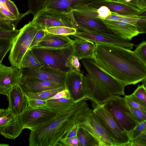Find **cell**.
I'll list each match as a JSON object with an SVG mask.
<instances>
[{"label": "cell", "instance_id": "6da1fadb", "mask_svg": "<svg viewBox=\"0 0 146 146\" xmlns=\"http://www.w3.org/2000/svg\"><path fill=\"white\" fill-rule=\"evenodd\" d=\"M95 44L92 59L105 72L126 86L146 79V64L133 51L112 44Z\"/></svg>", "mask_w": 146, "mask_h": 146}, {"label": "cell", "instance_id": "7a4b0ae2", "mask_svg": "<svg viewBox=\"0 0 146 146\" xmlns=\"http://www.w3.org/2000/svg\"><path fill=\"white\" fill-rule=\"evenodd\" d=\"M81 60L88 73L82 77L86 98L98 105L113 96L125 95L124 84L103 71L91 58Z\"/></svg>", "mask_w": 146, "mask_h": 146}, {"label": "cell", "instance_id": "3957f363", "mask_svg": "<svg viewBox=\"0 0 146 146\" xmlns=\"http://www.w3.org/2000/svg\"><path fill=\"white\" fill-rule=\"evenodd\" d=\"M88 104L84 100L76 103L69 111L60 114L47 126L31 131L29 146H56L59 140L75 125L82 122Z\"/></svg>", "mask_w": 146, "mask_h": 146}, {"label": "cell", "instance_id": "277c9868", "mask_svg": "<svg viewBox=\"0 0 146 146\" xmlns=\"http://www.w3.org/2000/svg\"><path fill=\"white\" fill-rule=\"evenodd\" d=\"M31 49L42 66L67 73L72 70L70 63L73 55L72 45L62 48L33 47Z\"/></svg>", "mask_w": 146, "mask_h": 146}, {"label": "cell", "instance_id": "5b68a950", "mask_svg": "<svg viewBox=\"0 0 146 146\" xmlns=\"http://www.w3.org/2000/svg\"><path fill=\"white\" fill-rule=\"evenodd\" d=\"M103 104L122 130L129 134L139 124L132 116L124 97L115 96Z\"/></svg>", "mask_w": 146, "mask_h": 146}, {"label": "cell", "instance_id": "8992f818", "mask_svg": "<svg viewBox=\"0 0 146 146\" xmlns=\"http://www.w3.org/2000/svg\"><path fill=\"white\" fill-rule=\"evenodd\" d=\"M39 28L31 21H29L20 29L19 33L13 41L9 56L12 66L20 69L22 58L29 49L34 36Z\"/></svg>", "mask_w": 146, "mask_h": 146}, {"label": "cell", "instance_id": "52a82bcc", "mask_svg": "<svg viewBox=\"0 0 146 146\" xmlns=\"http://www.w3.org/2000/svg\"><path fill=\"white\" fill-rule=\"evenodd\" d=\"M60 115L46 106L33 108L27 106L18 116L23 129L33 131L47 126Z\"/></svg>", "mask_w": 146, "mask_h": 146}, {"label": "cell", "instance_id": "ba28073f", "mask_svg": "<svg viewBox=\"0 0 146 146\" xmlns=\"http://www.w3.org/2000/svg\"><path fill=\"white\" fill-rule=\"evenodd\" d=\"M31 21L39 28L44 29L59 26L68 27L77 30L79 29L73 11L67 13L54 11L42 10L34 17Z\"/></svg>", "mask_w": 146, "mask_h": 146}, {"label": "cell", "instance_id": "9c48e42d", "mask_svg": "<svg viewBox=\"0 0 146 146\" xmlns=\"http://www.w3.org/2000/svg\"><path fill=\"white\" fill-rule=\"evenodd\" d=\"M93 110L106 133L116 146H128L131 141L129 134L119 128L103 104L96 105Z\"/></svg>", "mask_w": 146, "mask_h": 146}, {"label": "cell", "instance_id": "30bf717a", "mask_svg": "<svg viewBox=\"0 0 146 146\" xmlns=\"http://www.w3.org/2000/svg\"><path fill=\"white\" fill-rule=\"evenodd\" d=\"M79 126L91 135L98 142L99 146H116L106 133L93 110L90 109L88 105L84 110L82 119Z\"/></svg>", "mask_w": 146, "mask_h": 146}, {"label": "cell", "instance_id": "8fae6325", "mask_svg": "<svg viewBox=\"0 0 146 146\" xmlns=\"http://www.w3.org/2000/svg\"><path fill=\"white\" fill-rule=\"evenodd\" d=\"M74 39H82L93 41L95 43L110 44L131 50L134 44L129 40L123 39L117 35L88 30H77L75 33L70 35Z\"/></svg>", "mask_w": 146, "mask_h": 146}, {"label": "cell", "instance_id": "7c38bea8", "mask_svg": "<svg viewBox=\"0 0 146 146\" xmlns=\"http://www.w3.org/2000/svg\"><path fill=\"white\" fill-rule=\"evenodd\" d=\"M23 129L18 115L12 111L0 109V133L9 139H14L21 133Z\"/></svg>", "mask_w": 146, "mask_h": 146}, {"label": "cell", "instance_id": "4fadbf2b", "mask_svg": "<svg viewBox=\"0 0 146 146\" xmlns=\"http://www.w3.org/2000/svg\"><path fill=\"white\" fill-rule=\"evenodd\" d=\"M20 70L21 75L24 76L65 85L67 73L43 66L37 69L23 68Z\"/></svg>", "mask_w": 146, "mask_h": 146}, {"label": "cell", "instance_id": "5bb4252c", "mask_svg": "<svg viewBox=\"0 0 146 146\" xmlns=\"http://www.w3.org/2000/svg\"><path fill=\"white\" fill-rule=\"evenodd\" d=\"M106 1V0H48L42 10L54 11L68 13L79 8L96 5Z\"/></svg>", "mask_w": 146, "mask_h": 146}, {"label": "cell", "instance_id": "9a60e30c", "mask_svg": "<svg viewBox=\"0 0 146 146\" xmlns=\"http://www.w3.org/2000/svg\"><path fill=\"white\" fill-rule=\"evenodd\" d=\"M18 86L24 94L37 93L66 87V85L64 84L55 83L37 78L26 77L21 75Z\"/></svg>", "mask_w": 146, "mask_h": 146}, {"label": "cell", "instance_id": "2e32d148", "mask_svg": "<svg viewBox=\"0 0 146 146\" xmlns=\"http://www.w3.org/2000/svg\"><path fill=\"white\" fill-rule=\"evenodd\" d=\"M21 73L20 70L11 66L0 65V94L7 96L13 87L18 85Z\"/></svg>", "mask_w": 146, "mask_h": 146}, {"label": "cell", "instance_id": "e0dca14e", "mask_svg": "<svg viewBox=\"0 0 146 146\" xmlns=\"http://www.w3.org/2000/svg\"><path fill=\"white\" fill-rule=\"evenodd\" d=\"M83 74L72 70L67 73L65 85L75 103L86 99L82 85Z\"/></svg>", "mask_w": 146, "mask_h": 146}, {"label": "cell", "instance_id": "ac0fdd59", "mask_svg": "<svg viewBox=\"0 0 146 146\" xmlns=\"http://www.w3.org/2000/svg\"><path fill=\"white\" fill-rule=\"evenodd\" d=\"M73 11L79 27L77 30H91L117 35L106 26L102 19L89 17L75 11Z\"/></svg>", "mask_w": 146, "mask_h": 146}, {"label": "cell", "instance_id": "d6986e66", "mask_svg": "<svg viewBox=\"0 0 146 146\" xmlns=\"http://www.w3.org/2000/svg\"><path fill=\"white\" fill-rule=\"evenodd\" d=\"M102 19L109 29L123 39L131 40L139 34L137 27L134 25L120 21Z\"/></svg>", "mask_w": 146, "mask_h": 146}, {"label": "cell", "instance_id": "ffe728a7", "mask_svg": "<svg viewBox=\"0 0 146 146\" xmlns=\"http://www.w3.org/2000/svg\"><path fill=\"white\" fill-rule=\"evenodd\" d=\"M102 6L108 7L110 11L117 15L125 16H130L139 15L146 12V10L139 8L135 3L130 2L125 3L105 1L95 5L90 6L98 9Z\"/></svg>", "mask_w": 146, "mask_h": 146}, {"label": "cell", "instance_id": "44dd1931", "mask_svg": "<svg viewBox=\"0 0 146 146\" xmlns=\"http://www.w3.org/2000/svg\"><path fill=\"white\" fill-rule=\"evenodd\" d=\"M7 96L9 102L8 108L17 115L28 106L27 98L18 85L13 88Z\"/></svg>", "mask_w": 146, "mask_h": 146}, {"label": "cell", "instance_id": "7402d4cb", "mask_svg": "<svg viewBox=\"0 0 146 146\" xmlns=\"http://www.w3.org/2000/svg\"><path fill=\"white\" fill-rule=\"evenodd\" d=\"M73 41L68 36L57 35L46 32L44 37L34 47L62 48L71 45Z\"/></svg>", "mask_w": 146, "mask_h": 146}, {"label": "cell", "instance_id": "603a6c76", "mask_svg": "<svg viewBox=\"0 0 146 146\" xmlns=\"http://www.w3.org/2000/svg\"><path fill=\"white\" fill-rule=\"evenodd\" d=\"M73 55L79 60L83 58L92 59L95 49V42L93 41L82 39H75L72 44Z\"/></svg>", "mask_w": 146, "mask_h": 146}, {"label": "cell", "instance_id": "cb8c5ba5", "mask_svg": "<svg viewBox=\"0 0 146 146\" xmlns=\"http://www.w3.org/2000/svg\"><path fill=\"white\" fill-rule=\"evenodd\" d=\"M46 101L47 107L60 114L69 111L76 103L71 96L49 99Z\"/></svg>", "mask_w": 146, "mask_h": 146}, {"label": "cell", "instance_id": "d4e9b609", "mask_svg": "<svg viewBox=\"0 0 146 146\" xmlns=\"http://www.w3.org/2000/svg\"><path fill=\"white\" fill-rule=\"evenodd\" d=\"M29 14L28 11L25 13L21 14L17 18L13 19L7 17L0 12V28L7 30L16 29L18 23L23 17Z\"/></svg>", "mask_w": 146, "mask_h": 146}, {"label": "cell", "instance_id": "484cf974", "mask_svg": "<svg viewBox=\"0 0 146 146\" xmlns=\"http://www.w3.org/2000/svg\"><path fill=\"white\" fill-rule=\"evenodd\" d=\"M42 66L31 49H28L22 58L20 69L23 68L37 69Z\"/></svg>", "mask_w": 146, "mask_h": 146}, {"label": "cell", "instance_id": "4316f807", "mask_svg": "<svg viewBox=\"0 0 146 146\" xmlns=\"http://www.w3.org/2000/svg\"><path fill=\"white\" fill-rule=\"evenodd\" d=\"M66 89V87H64L37 93H26L24 94L27 100L36 99L46 101L50 99L58 92Z\"/></svg>", "mask_w": 146, "mask_h": 146}, {"label": "cell", "instance_id": "83f0119b", "mask_svg": "<svg viewBox=\"0 0 146 146\" xmlns=\"http://www.w3.org/2000/svg\"><path fill=\"white\" fill-rule=\"evenodd\" d=\"M77 136L80 146H99L98 142L87 131L79 127Z\"/></svg>", "mask_w": 146, "mask_h": 146}, {"label": "cell", "instance_id": "f1b7e54d", "mask_svg": "<svg viewBox=\"0 0 146 146\" xmlns=\"http://www.w3.org/2000/svg\"><path fill=\"white\" fill-rule=\"evenodd\" d=\"M45 30L48 33L68 36L74 34L77 31L75 29L65 26L54 27Z\"/></svg>", "mask_w": 146, "mask_h": 146}, {"label": "cell", "instance_id": "f546056e", "mask_svg": "<svg viewBox=\"0 0 146 146\" xmlns=\"http://www.w3.org/2000/svg\"><path fill=\"white\" fill-rule=\"evenodd\" d=\"M48 0H28L29 10L34 17L42 10Z\"/></svg>", "mask_w": 146, "mask_h": 146}, {"label": "cell", "instance_id": "4dcf8cb0", "mask_svg": "<svg viewBox=\"0 0 146 146\" xmlns=\"http://www.w3.org/2000/svg\"><path fill=\"white\" fill-rule=\"evenodd\" d=\"M124 97L128 104L134 107L146 112V104L142 102L132 94L125 96Z\"/></svg>", "mask_w": 146, "mask_h": 146}, {"label": "cell", "instance_id": "1f68e13d", "mask_svg": "<svg viewBox=\"0 0 146 146\" xmlns=\"http://www.w3.org/2000/svg\"><path fill=\"white\" fill-rule=\"evenodd\" d=\"M98 9L92 6H88L73 10L89 17L101 19L98 12Z\"/></svg>", "mask_w": 146, "mask_h": 146}, {"label": "cell", "instance_id": "d6a6232c", "mask_svg": "<svg viewBox=\"0 0 146 146\" xmlns=\"http://www.w3.org/2000/svg\"><path fill=\"white\" fill-rule=\"evenodd\" d=\"M127 104L132 116L138 123L146 121V112Z\"/></svg>", "mask_w": 146, "mask_h": 146}, {"label": "cell", "instance_id": "836d02e7", "mask_svg": "<svg viewBox=\"0 0 146 146\" xmlns=\"http://www.w3.org/2000/svg\"><path fill=\"white\" fill-rule=\"evenodd\" d=\"M13 40H0V65L6 54L10 50Z\"/></svg>", "mask_w": 146, "mask_h": 146}, {"label": "cell", "instance_id": "e575fe53", "mask_svg": "<svg viewBox=\"0 0 146 146\" xmlns=\"http://www.w3.org/2000/svg\"><path fill=\"white\" fill-rule=\"evenodd\" d=\"M57 146H80V141L77 136L67 138L62 137L58 142Z\"/></svg>", "mask_w": 146, "mask_h": 146}, {"label": "cell", "instance_id": "d590c367", "mask_svg": "<svg viewBox=\"0 0 146 146\" xmlns=\"http://www.w3.org/2000/svg\"><path fill=\"white\" fill-rule=\"evenodd\" d=\"M142 62L146 64V42L143 41L133 51Z\"/></svg>", "mask_w": 146, "mask_h": 146}, {"label": "cell", "instance_id": "8d00e7d4", "mask_svg": "<svg viewBox=\"0 0 146 146\" xmlns=\"http://www.w3.org/2000/svg\"><path fill=\"white\" fill-rule=\"evenodd\" d=\"M20 32V29L7 30L0 28V40H14Z\"/></svg>", "mask_w": 146, "mask_h": 146}, {"label": "cell", "instance_id": "74e56055", "mask_svg": "<svg viewBox=\"0 0 146 146\" xmlns=\"http://www.w3.org/2000/svg\"><path fill=\"white\" fill-rule=\"evenodd\" d=\"M145 130H146V121L139 123L130 132L129 136L130 140L134 139Z\"/></svg>", "mask_w": 146, "mask_h": 146}, {"label": "cell", "instance_id": "f35d334b", "mask_svg": "<svg viewBox=\"0 0 146 146\" xmlns=\"http://www.w3.org/2000/svg\"><path fill=\"white\" fill-rule=\"evenodd\" d=\"M128 146H146V130L131 140Z\"/></svg>", "mask_w": 146, "mask_h": 146}, {"label": "cell", "instance_id": "ab89813d", "mask_svg": "<svg viewBox=\"0 0 146 146\" xmlns=\"http://www.w3.org/2000/svg\"><path fill=\"white\" fill-rule=\"evenodd\" d=\"M0 3L15 16H17L20 14L16 5L13 1L10 0H0Z\"/></svg>", "mask_w": 146, "mask_h": 146}, {"label": "cell", "instance_id": "60d3db41", "mask_svg": "<svg viewBox=\"0 0 146 146\" xmlns=\"http://www.w3.org/2000/svg\"><path fill=\"white\" fill-rule=\"evenodd\" d=\"M132 94L142 102L146 104V87L143 84L139 85Z\"/></svg>", "mask_w": 146, "mask_h": 146}, {"label": "cell", "instance_id": "b9f144b4", "mask_svg": "<svg viewBox=\"0 0 146 146\" xmlns=\"http://www.w3.org/2000/svg\"><path fill=\"white\" fill-rule=\"evenodd\" d=\"M46 33L44 29L39 28L37 31L31 42L29 49H31L36 46Z\"/></svg>", "mask_w": 146, "mask_h": 146}, {"label": "cell", "instance_id": "7bdbcfd3", "mask_svg": "<svg viewBox=\"0 0 146 146\" xmlns=\"http://www.w3.org/2000/svg\"><path fill=\"white\" fill-rule=\"evenodd\" d=\"M27 100L28 106L33 108H40L46 106V101L39 99Z\"/></svg>", "mask_w": 146, "mask_h": 146}, {"label": "cell", "instance_id": "ee69618b", "mask_svg": "<svg viewBox=\"0 0 146 146\" xmlns=\"http://www.w3.org/2000/svg\"><path fill=\"white\" fill-rule=\"evenodd\" d=\"M98 12L101 19H105L110 15H116L115 13L110 11L109 9L105 6H102L98 9Z\"/></svg>", "mask_w": 146, "mask_h": 146}, {"label": "cell", "instance_id": "f6af8a7d", "mask_svg": "<svg viewBox=\"0 0 146 146\" xmlns=\"http://www.w3.org/2000/svg\"><path fill=\"white\" fill-rule=\"evenodd\" d=\"M70 63L72 70L80 72L81 64L78 58L74 55L72 56L70 60Z\"/></svg>", "mask_w": 146, "mask_h": 146}, {"label": "cell", "instance_id": "bcb514c9", "mask_svg": "<svg viewBox=\"0 0 146 146\" xmlns=\"http://www.w3.org/2000/svg\"><path fill=\"white\" fill-rule=\"evenodd\" d=\"M0 12L5 17L13 19L17 18L21 14L17 16H15L1 3H0Z\"/></svg>", "mask_w": 146, "mask_h": 146}, {"label": "cell", "instance_id": "7dc6e473", "mask_svg": "<svg viewBox=\"0 0 146 146\" xmlns=\"http://www.w3.org/2000/svg\"><path fill=\"white\" fill-rule=\"evenodd\" d=\"M79 127V124H78L75 125L68 131L62 137L64 138H67L76 136Z\"/></svg>", "mask_w": 146, "mask_h": 146}, {"label": "cell", "instance_id": "c3c4849f", "mask_svg": "<svg viewBox=\"0 0 146 146\" xmlns=\"http://www.w3.org/2000/svg\"><path fill=\"white\" fill-rule=\"evenodd\" d=\"M70 96V95L68 90L66 89L58 92L50 99H58Z\"/></svg>", "mask_w": 146, "mask_h": 146}, {"label": "cell", "instance_id": "681fc988", "mask_svg": "<svg viewBox=\"0 0 146 146\" xmlns=\"http://www.w3.org/2000/svg\"><path fill=\"white\" fill-rule=\"evenodd\" d=\"M135 4L137 7L139 9L146 10V0H135Z\"/></svg>", "mask_w": 146, "mask_h": 146}, {"label": "cell", "instance_id": "f907efd6", "mask_svg": "<svg viewBox=\"0 0 146 146\" xmlns=\"http://www.w3.org/2000/svg\"><path fill=\"white\" fill-rule=\"evenodd\" d=\"M106 1L118 3H125L128 2H126L125 0H106Z\"/></svg>", "mask_w": 146, "mask_h": 146}, {"label": "cell", "instance_id": "816d5d0a", "mask_svg": "<svg viewBox=\"0 0 146 146\" xmlns=\"http://www.w3.org/2000/svg\"><path fill=\"white\" fill-rule=\"evenodd\" d=\"M9 145L6 144H0V146H9Z\"/></svg>", "mask_w": 146, "mask_h": 146}, {"label": "cell", "instance_id": "f5cc1de1", "mask_svg": "<svg viewBox=\"0 0 146 146\" xmlns=\"http://www.w3.org/2000/svg\"><path fill=\"white\" fill-rule=\"evenodd\" d=\"M131 0H125V1L127 2H130Z\"/></svg>", "mask_w": 146, "mask_h": 146}]
</instances>
